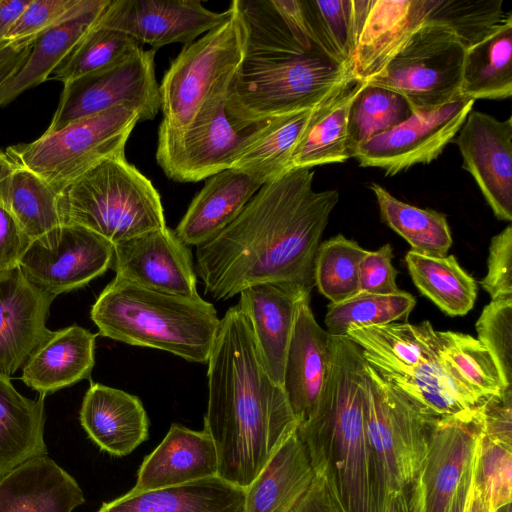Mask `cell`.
I'll use <instances>...</instances> for the list:
<instances>
[{
  "label": "cell",
  "instance_id": "cell-53",
  "mask_svg": "<svg viewBox=\"0 0 512 512\" xmlns=\"http://www.w3.org/2000/svg\"><path fill=\"white\" fill-rule=\"evenodd\" d=\"M32 49L30 44H18L5 40L0 43V87L24 65Z\"/></svg>",
  "mask_w": 512,
  "mask_h": 512
},
{
  "label": "cell",
  "instance_id": "cell-10",
  "mask_svg": "<svg viewBox=\"0 0 512 512\" xmlns=\"http://www.w3.org/2000/svg\"><path fill=\"white\" fill-rule=\"evenodd\" d=\"M466 47L447 27L425 24L369 84L404 96L414 112H431L460 97Z\"/></svg>",
  "mask_w": 512,
  "mask_h": 512
},
{
  "label": "cell",
  "instance_id": "cell-58",
  "mask_svg": "<svg viewBox=\"0 0 512 512\" xmlns=\"http://www.w3.org/2000/svg\"><path fill=\"white\" fill-rule=\"evenodd\" d=\"M17 165L7 154L0 150V185L15 170Z\"/></svg>",
  "mask_w": 512,
  "mask_h": 512
},
{
  "label": "cell",
  "instance_id": "cell-6",
  "mask_svg": "<svg viewBox=\"0 0 512 512\" xmlns=\"http://www.w3.org/2000/svg\"><path fill=\"white\" fill-rule=\"evenodd\" d=\"M349 77L348 68L323 52L271 57L244 56L225 111L238 129L310 109Z\"/></svg>",
  "mask_w": 512,
  "mask_h": 512
},
{
  "label": "cell",
  "instance_id": "cell-24",
  "mask_svg": "<svg viewBox=\"0 0 512 512\" xmlns=\"http://www.w3.org/2000/svg\"><path fill=\"white\" fill-rule=\"evenodd\" d=\"M304 294L282 283H260L239 293L237 306L246 315L258 352L280 386L293 331L297 302Z\"/></svg>",
  "mask_w": 512,
  "mask_h": 512
},
{
  "label": "cell",
  "instance_id": "cell-45",
  "mask_svg": "<svg viewBox=\"0 0 512 512\" xmlns=\"http://www.w3.org/2000/svg\"><path fill=\"white\" fill-rule=\"evenodd\" d=\"M502 4V0H432L429 23L449 28L468 48L500 22Z\"/></svg>",
  "mask_w": 512,
  "mask_h": 512
},
{
  "label": "cell",
  "instance_id": "cell-42",
  "mask_svg": "<svg viewBox=\"0 0 512 512\" xmlns=\"http://www.w3.org/2000/svg\"><path fill=\"white\" fill-rule=\"evenodd\" d=\"M366 251L341 234L320 243L314 267L315 286L330 303H340L360 292L359 268Z\"/></svg>",
  "mask_w": 512,
  "mask_h": 512
},
{
  "label": "cell",
  "instance_id": "cell-40",
  "mask_svg": "<svg viewBox=\"0 0 512 512\" xmlns=\"http://www.w3.org/2000/svg\"><path fill=\"white\" fill-rule=\"evenodd\" d=\"M412 114L413 110L404 96L366 83L349 110L347 148L350 158L362 143L393 129Z\"/></svg>",
  "mask_w": 512,
  "mask_h": 512
},
{
  "label": "cell",
  "instance_id": "cell-33",
  "mask_svg": "<svg viewBox=\"0 0 512 512\" xmlns=\"http://www.w3.org/2000/svg\"><path fill=\"white\" fill-rule=\"evenodd\" d=\"M314 108L258 123L250 140L242 147L230 169L243 173L261 184L289 172L293 150Z\"/></svg>",
  "mask_w": 512,
  "mask_h": 512
},
{
  "label": "cell",
  "instance_id": "cell-16",
  "mask_svg": "<svg viewBox=\"0 0 512 512\" xmlns=\"http://www.w3.org/2000/svg\"><path fill=\"white\" fill-rule=\"evenodd\" d=\"M453 139L495 217L512 221V117L471 110Z\"/></svg>",
  "mask_w": 512,
  "mask_h": 512
},
{
  "label": "cell",
  "instance_id": "cell-4",
  "mask_svg": "<svg viewBox=\"0 0 512 512\" xmlns=\"http://www.w3.org/2000/svg\"><path fill=\"white\" fill-rule=\"evenodd\" d=\"M90 316L103 337L207 363L220 319L197 297L150 290L116 277L102 290Z\"/></svg>",
  "mask_w": 512,
  "mask_h": 512
},
{
  "label": "cell",
  "instance_id": "cell-57",
  "mask_svg": "<svg viewBox=\"0 0 512 512\" xmlns=\"http://www.w3.org/2000/svg\"><path fill=\"white\" fill-rule=\"evenodd\" d=\"M471 471H472V458H471L470 466H469L467 472L465 473L458 488L456 489L455 493L453 494V497L450 501L447 512H464L466 494L468 491V486H469V482H470V478H471Z\"/></svg>",
  "mask_w": 512,
  "mask_h": 512
},
{
  "label": "cell",
  "instance_id": "cell-29",
  "mask_svg": "<svg viewBox=\"0 0 512 512\" xmlns=\"http://www.w3.org/2000/svg\"><path fill=\"white\" fill-rule=\"evenodd\" d=\"M366 83L348 78L315 106L293 150L291 170L343 163L350 158L347 148L349 110Z\"/></svg>",
  "mask_w": 512,
  "mask_h": 512
},
{
  "label": "cell",
  "instance_id": "cell-13",
  "mask_svg": "<svg viewBox=\"0 0 512 512\" xmlns=\"http://www.w3.org/2000/svg\"><path fill=\"white\" fill-rule=\"evenodd\" d=\"M474 102L460 96L434 111L414 112L393 129L362 143L352 158L362 167L382 169L386 176L428 164L456 137Z\"/></svg>",
  "mask_w": 512,
  "mask_h": 512
},
{
  "label": "cell",
  "instance_id": "cell-23",
  "mask_svg": "<svg viewBox=\"0 0 512 512\" xmlns=\"http://www.w3.org/2000/svg\"><path fill=\"white\" fill-rule=\"evenodd\" d=\"M231 4L245 27L246 57L323 52L308 26L301 0H234Z\"/></svg>",
  "mask_w": 512,
  "mask_h": 512
},
{
  "label": "cell",
  "instance_id": "cell-12",
  "mask_svg": "<svg viewBox=\"0 0 512 512\" xmlns=\"http://www.w3.org/2000/svg\"><path fill=\"white\" fill-rule=\"evenodd\" d=\"M114 245L97 233L63 224L32 240L19 267L26 278L52 297L80 288L112 265Z\"/></svg>",
  "mask_w": 512,
  "mask_h": 512
},
{
  "label": "cell",
  "instance_id": "cell-5",
  "mask_svg": "<svg viewBox=\"0 0 512 512\" xmlns=\"http://www.w3.org/2000/svg\"><path fill=\"white\" fill-rule=\"evenodd\" d=\"M229 18L184 45L159 84L160 131L184 132L210 124L225 110L245 56L246 31L230 4Z\"/></svg>",
  "mask_w": 512,
  "mask_h": 512
},
{
  "label": "cell",
  "instance_id": "cell-3",
  "mask_svg": "<svg viewBox=\"0 0 512 512\" xmlns=\"http://www.w3.org/2000/svg\"><path fill=\"white\" fill-rule=\"evenodd\" d=\"M330 345V367L319 404L297 432L309 453L325 451L347 512H385L389 497L366 430L362 352L348 336H331Z\"/></svg>",
  "mask_w": 512,
  "mask_h": 512
},
{
  "label": "cell",
  "instance_id": "cell-15",
  "mask_svg": "<svg viewBox=\"0 0 512 512\" xmlns=\"http://www.w3.org/2000/svg\"><path fill=\"white\" fill-rule=\"evenodd\" d=\"M230 13V8L211 11L199 0H110L98 23L156 51L172 43H192L225 22Z\"/></svg>",
  "mask_w": 512,
  "mask_h": 512
},
{
  "label": "cell",
  "instance_id": "cell-51",
  "mask_svg": "<svg viewBox=\"0 0 512 512\" xmlns=\"http://www.w3.org/2000/svg\"><path fill=\"white\" fill-rule=\"evenodd\" d=\"M393 250L385 244L375 251H366L360 268V292L372 294H393L400 289L396 285L398 271L392 264Z\"/></svg>",
  "mask_w": 512,
  "mask_h": 512
},
{
  "label": "cell",
  "instance_id": "cell-48",
  "mask_svg": "<svg viewBox=\"0 0 512 512\" xmlns=\"http://www.w3.org/2000/svg\"><path fill=\"white\" fill-rule=\"evenodd\" d=\"M87 3L88 0H31L5 40L30 44L43 32L78 13Z\"/></svg>",
  "mask_w": 512,
  "mask_h": 512
},
{
  "label": "cell",
  "instance_id": "cell-8",
  "mask_svg": "<svg viewBox=\"0 0 512 512\" xmlns=\"http://www.w3.org/2000/svg\"><path fill=\"white\" fill-rule=\"evenodd\" d=\"M141 114L120 105L44 133L31 143L10 146L6 152L60 192L102 161L125 154L127 140Z\"/></svg>",
  "mask_w": 512,
  "mask_h": 512
},
{
  "label": "cell",
  "instance_id": "cell-54",
  "mask_svg": "<svg viewBox=\"0 0 512 512\" xmlns=\"http://www.w3.org/2000/svg\"><path fill=\"white\" fill-rule=\"evenodd\" d=\"M482 437L483 432L480 434L476 442L472 455V471L468 491L466 494L464 512H487L484 505L482 492L477 482V470L481 452Z\"/></svg>",
  "mask_w": 512,
  "mask_h": 512
},
{
  "label": "cell",
  "instance_id": "cell-17",
  "mask_svg": "<svg viewBox=\"0 0 512 512\" xmlns=\"http://www.w3.org/2000/svg\"><path fill=\"white\" fill-rule=\"evenodd\" d=\"M235 127L221 111L208 125L184 132L158 130L156 160L176 182H198L230 169L254 129Z\"/></svg>",
  "mask_w": 512,
  "mask_h": 512
},
{
  "label": "cell",
  "instance_id": "cell-37",
  "mask_svg": "<svg viewBox=\"0 0 512 512\" xmlns=\"http://www.w3.org/2000/svg\"><path fill=\"white\" fill-rule=\"evenodd\" d=\"M58 202V192L21 166L0 185V204L31 241L63 225Z\"/></svg>",
  "mask_w": 512,
  "mask_h": 512
},
{
  "label": "cell",
  "instance_id": "cell-27",
  "mask_svg": "<svg viewBox=\"0 0 512 512\" xmlns=\"http://www.w3.org/2000/svg\"><path fill=\"white\" fill-rule=\"evenodd\" d=\"M97 336L78 325L51 331L24 364L21 380L45 397L90 378Z\"/></svg>",
  "mask_w": 512,
  "mask_h": 512
},
{
  "label": "cell",
  "instance_id": "cell-25",
  "mask_svg": "<svg viewBox=\"0 0 512 512\" xmlns=\"http://www.w3.org/2000/svg\"><path fill=\"white\" fill-rule=\"evenodd\" d=\"M80 423L90 439L113 456L132 453L149 435V418L135 395L92 383L82 401Z\"/></svg>",
  "mask_w": 512,
  "mask_h": 512
},
{
  "label": "cell",
  "instance_id": "cell-19",
  "mask_svg": "<svg viewBox=\"0 0 512 512\" xmlns=\"http://www.w3.org/2000/svg\"><path fill=\"white\" fill-rule=\"evenodd\" d=\"M54 297L20 267L0 273V375L10 378L50 335L46 319Z\"/></svg>",
  "mask_w": 512,
  "mask_h": 512
},
{
  "label": "cell",
  "instance_id": "cell-49",
  "mask_svg": "<svg viewBox=\"0 0 512 512\" xmlns=\"http://www.w3.org/2000/svg\"><path fill=\"white\" fill-rule=\"evenodd\" d=\"M314 477L312 483L292 512H347L327 455L310 457Z\"/></svg>",
  "mask_w": 512,
  "mask_h": 512
},
{
  "label": "cell",
  "instance_id": "cell-9",
  "mask_svg": "<svg viewBox=\"0 0 512 512\" xmlns=\"http://www.w3.org/2000/svg\"><path fill=\"white\" fill-rule=\"evenodd\" d=\"M365 371L366 430L388 498L407 489L422 471L438 419L420 413L366 362Z\"/></svg>",
  "mask_w": 512,
  "mask_h": 512
},
{
  "label": "cell",
  "instance_id": "cell-36",
  "mask_svg": "<svg viewBox=\"0 0 512 512\" xmlns=\"http://www.w3.org/2000/svg\"><path fill=\"white\" fill-rule=\"evenodd\" d=\"M408 272L418 290L450 316L466 315L477 297V285L454 255L433 257L408 251Z\"/></svg>",
  "mask_w": 512,
  "mask_h": 512
},
{
  "label": "cell",
  "instance_id": "cell-59",
  "mask_svg": "<svg viewBox=\"0 0 512 512\" xmlns=\"http://www.w3.org/2000/svg\"><path fill=\"white\" fill-rule=\"evenodd\" d=\"M393 498H394V496H390L388 498L387 504H386V507H385V512H394Z\"/></svg>",
  "mask_w": 512,
  "mask_h": 512
},
{
  "label": "cell",
  "instance_id": "cell-52",
  "mask_svg": "<svg viewBox=\"0 0 512 512\" xmlns=\"http://www.w3.org/2000/svg\"><path fill=\"white\" fill-rule=\"evenodd\" d=\"M31 239L0 204V273L19 266Z\"/></svg>",
  "mask_w": 512,
  "mask_h": 512
},
{
  "label": "cell",
  "instance_id": "cell-2",
  "mask_svg": "<svg viewBox=\"0 0 512 512\" xmlns=\"http://www.w3.org/2000/svg\"><path fill=\"white\" fill-rule=\"evenodd\" d=\"M204 429L218 476L246 489L299 427L283 387L269 375L246 315L237 305L220 319L207 361Z\"/></svg>",
  "mask_w": 512,
  "mask_h": 512
},
{
  "label": "cell",
  "instance_id": "cell-35",
  "mask_svg": "<svg viewBox=\"0 0 512 512\" xmlns=\"http://www.w3.org/2000/svg\"><path fill=\"white\" fill-rule=\"evenodd\" d=\"M512 95V14L502 18L488 34L466 48L460 96L506 99Z\"/></svg>",
  "mask_w": 512,
  "mask_h": 512
},
{
  "label": "cell",
  "instance_id": "cell-31",
  "mask_svg": "<svg viewBox=\"0 0 512 512\" xmlns=\"http://www.w3.org/2000/svg\"><path fill=\"white\" fill-rule=\"evenodd\" d=\"M313 466L296 431L245 490V512H292L309 489Z\"/></svg>",
  "mask_w": 512,
  "mask_h": 512
},
{
  "label": "cell",
  "instance_id": "cell-18",
  "mask_svg": "<svg viewBox=\"0 0 512 512\" xmlns=\"http://www.w3.org/2000/svg\"><path fill=\"white\" fill-rule=\"evenodd\" d=\"M116 277L138 286L185 297L199 296L193 256L167 226L114 245Z\"/></svg>",
  "mask_w": 512,
  "mask_h": 512
},
{
  "label": "cell",
  "instance_id": "cell-55",
  "mask_svg": "<svg viewBox=\"0 0 512 512\" xmlns=\"http://www.w3.org/2000/svg\"><path fill=\"white\" fill-rule=\"evenodd\" d=\"M394 512H426L422 486L416 480L393 498Z\"/></svg>",
  "mask_w": 512,
  "mask_h": 512
},
{
  "label": "cell",
  "instance_id": "cell-26",
  "mask_svg": "<svg viewBox=\"0 0 512 512\" xmlns=\"http://www.w3.org/2000/svg\"><path fill=\"white\" fill-rule=\"evenodd\" d=\"M84 502L74 477L47 455L0 477V512H72Z\"/></svg>",
  "mask_w": 512,
  "mask_h": 512
},
{
  "label": "cell",
  "instance_id": "cell-21",
  "mask_svg": "<svg viewBox=\"0 0 512 512\" xmlns=\"http://www.w3.org/2000/svg\"><path fill=\"white\" fill-rule=\"evenodd\" d=\"M482 431L483 405L469 414L438 419L433 424L427 459L417 477L426 512H447Z\"/></svg>",
  "mask_w": 512,
  "mask_h": 512
},
{
  "label": "cell",
  "instance_id": "cell-41",
  "mask_svg": "<svg viewBox=\"0 0 512 512\" xmlns=\"http://www.w3.org/2000/svg\"><path fill=\"white\" fill-rule=\"evenodd\" d=\"M142 48L127 34L96 24L50 74L48 79L63 84L115 65Z\"/></svg>",
  "mask_w": 512,
  "mask_h": 512
},
{
  "label": "cell",
  "instance_id": "cell-44",
  "mask_svg": "<svg viewBox=\"0 0 512 512\" xmlns=\"http://www.w3.org/2000/svg\"><path fill=\"white\" fill-rule=\"evenodd\" d=\"M311 33L334 61L348 64L352 55V0H301Z\"/></svg>",
  "mask_w": 512,
  "mask_h": 512
},
{
  "label": "cell",
  "instance_id": "cell-20",
  "mask_svg": "<svg viewBox=\"0 0 512 512\" xmlns=\"http://www.w3.org/2000/svg\"><path fill=\"white\" fill-rule=\"evenodd\" d=\"M330 337L314 317L310 294H302L296 306L282 385L299 426L312 418L319 404L330 367Z\"/></svg>",
  "mask_w": 512,
  "mask_h": 512
},
{
  "label": "cell",
  "instance_id": "cell-22",
  "mask_svg": "<svg viewBox=\"0 0 512 512\" xmlns=\"http://www.w3.org/2000/svg\"><path fill=\"white\" fill-rule=\"evenodd\" d=\"M218 476L215 444L205 431L174 423L138 469L131 492L180 486Z\"/></svg>",
  "mask_w": 512,
  "mask_h": 512
},
{
  "label": "cell",
  "instance_id": "cell-39",
  "mask_svg": "<svg viewBox=\"0 0 512 512\" xmlns=\"http://www.w3.org/2000/svg\"><path fill=\"white\" fill-rule=\"evenodd\" d=\"M415 305L414 296L402 290L393 294L359 292L345 301L327 306L326 331L331 336H347L353 328L405 321Z\"/></svg>",
  "mask_w": 512,
  "mask_h": 512
},
{
  "label": "cell",
  "instance_id": "cell-32",
  "mask_svg": "<svg viewBox=\"0 0 512 512\" xmlns=\"http://www.w3.org/2000/svg\"><path fill=\"white\" fill-rule=\"evenodd\" d=\"M109 2L110 0H88L78 13L35 38L30 55L22 68L0 87V107L10 103L27 89L46 81L96 24Z\"/></svg>",
  "mask_w": 512,
  "mask_h": 512
},
{
  "label": "cell",
  "instance_id": "cell-47",
  "mask_svg": "<svg viewBox=\"0 0 512 512\" xmlns=\"http://www.w3.org/2000/svg\"><path fill=\"white\" fill-rule=\"evenodd\" d=\"M478 340L494 359L505 388L512 387V297L491 300L477 322Z\"/></svg>",
  "mask_w": 512,
  "mask_h": 512
},
{
  "label": "cell",
  "instance_id": "cell-14",
  "mask_svg": "<svg viewBox=\"0 0 512 512\" xmlns=\"http://www.w3.org/2000/svg\"><path fill=\"white\" fill-rule=\"evenodd\" d=\"M432 0H352L349 77L369 82L423 25Z\"/></svg>",
  "mask_w": 512,
  "mask_h": 512
},
{
  "label": "cell",
  "instance_id": "cell-50",
  "mask_svg": "<svg viewBox=\"0 0 512 512\" xmlns=\"http://www.w3.org/2000/svg\"><path fill=\"white\" fill-rule=\"evenodd\" d=\"M491 300L512 297V225L493 236L489 246L487 274L480 282Z\"/></svg>",
  "mask_w": 512,
  "mask_h": 512
},
{
  "label": "cell",
  "instance_id": "cell-34",
  "mask_svg": "<svg viewBox=\"0 0 512 512\" xmlns=\"http://www.w3.org/2000/svg\"><path fill=\"white\" fill-rule=\"evenodd\" d=\"M44 422V397L27 398L0 375V477L47 455Z\"/></svg>",
  "mask_w": 512,
  "mask_h": 512
},
{
  "label": "cell",
  "instance_id": "cell-38",
  "mask_svg": "<svg viewBox=\"0 0 512 512\" xmlns=\"http://www.w3.org/2000/svg\"><path fill=\"white\" fill-rule=\"evenodd\" d=\"M382 221L404 238L411 250L444 257L452 245L451 231L444 213L405 203L377 183H370Z\"/></svg>",
  "mask_w": 512,
  "mask_h": 512
},
{
  "label": "cell",
  "instance_id": "cell-1",
  "mask_svg": "<svg viewBox=\"0 0 512 512\" xmlns=\"http://www.w3.org/2000/svg\"><path fill=\"white\" fill-rule=\"evenodd\" d=\"M312 169H293L263 184L237 218L196 247L197 278L214 300L252 285L282 283L310 294L321 237L339 201L315 191Z\"/></svg>",
  "mask_w": 512,
  "mask_h": 512
},
{
  "label": "cell",
  "instance_id": "cell-46",
  "mask_svg": "<svg viewBox=\"0 0 512 512\" xmlns=\"http://www.w3.org/2000/svg\"><path fill=\"white\" fill-rule=\"evenodd\" d=\"M477 482L487 512L512 503V444L483 435Z\"/></svg>",
  "mask_w": 512,
  "mask_h": 512
},
{
  "label": "cell",
  "instance_id": "cell-43",
  "mask_svg": "<svg viewBox=\"0 0 512 512\" xmlns=\"http://www.w3.org/2000/svg\"><path fill=\"white\" fill-rule=\"evenodd\" d=\"M438 336L443 357L475 391L490 398L507 389L494 359L478 339L453 331H438Z\"/></svg>",
  "mask_w": 512,
  "mask_h": 512
},
{
  "label": "cell",
  "instance_id": "cell-7",
  "mask_svg": "<svg viewBox=\"0 0 512 512\" xmlns=\"http://www.w3.org/2000/svg\"><path fill=\"white\" fill-rule=\"evenodd\" d=\"M63 224L85 227L113 245L166 227L161 197L125 154L108 158L59 194Z\"/></svg>",
  "mask_w": 512,
  "mask_h": 512
},
{
  "label": "cell",
  "instance_id": "cell-28",
  "mask_svg": "<svg viewBox=\"0 0 512 512\" xmlns=\"http://www.w3.org/2000/svg\"><path fill=\"white\" fill-rule=\"evenodd\" d=\"M262 185L232 169L212 175L176 226V236L187 246L206 243L237 218Z\"/></svg>",
  "mask_w": 512,
  "mask_h": 512
},
{
  "label": "cell",
  "instance_id": "cell-56",
  "mask_svg": "<svg viewBox=\"0 0 512 512\" xmlns=\"http://www.w3.org/2000/svg\"><path fill=\"white\" fill-rule=\"evenodd\" d=\"M31 0H0V43L5 38Z\"/></svg>",
  "mask_w": 512,
  "mask_h": 512
},
{
  "label": "cell",
  "instance_id": "cell-60",
  "mask_svg": "<svg viewBox=\"0 0 512 512\" xmlns=\"http://www.w3.org/2000/svg\"><path fill=\"white\" fill-rule=\"evenodd\" d=\"M498 512H512V505L508 504L502 507Z\"/></svg>",
  "mask_w": 512,
  "mask_h": 512
},
{
  "label": "cell",
  "instance_id": "cell-11",
  "mask_svg": "<svg viewBox=\"0 0 512 512\" xmlns=\"http://www.w3.org/2000/svg\"><path fill=\"white\" fill-rule=\"evenodd\" d=\"M154 58L155 50L140 48L115 65L63 84L58 107L45 133L120 105L138 109L141 121L152 120L160 110Z\"/></svg>",
  "mask_w": 512,
  "mask_h": 512
},
{
  "label": "cell",
  "instance_id": "cell-30",
  "mask_svg": "<svg viewBox=\"0 0 512 512\" xmlns=\"http://www.w3.org/2000/svg\"><path fill=\"white\" fill-rule=\"evenodd\" d=\"M97 512H245V490L219 476L158 490L131 492Z\"/></svg>",
  "mask_w": 512,
  "mask_h": 512
}]
</instances>
